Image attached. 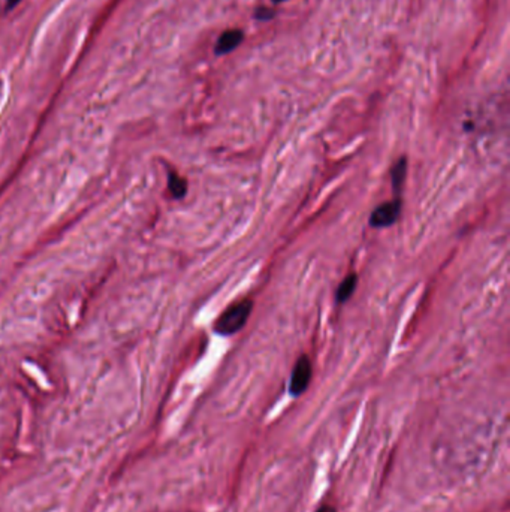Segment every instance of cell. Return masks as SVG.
Wrapping results in <instances>:
<instances>
[{"label": "cell", "instance_id": "6da1fadb", "mask_svg": "<svg viewBox=\"0 0 510 512\" xmlns=\"http://www.w3.org/2000/svg\"><path fill=\"white\" fill-rule=\"evenodd\" d=\"M253 308L251 300H243L227 307L214 323V330L222 335H231L244 327Z\"/></svg>", "mask_w": 510, "mask_h": 512}, {"label": "cell", "instance_id": "7a4b0ae2", "mask_svg": "<svg viewBox=\"0 0 510 512\" xmlns=\"http://www.w3.org/2000/svg\"><path fill=\"white\" fill-rule=\"evenodd\" d=\"M312 374H313V369H312V362L308 360V357H301L297 364H295L293 372H292V377H290V394L292 396H301L304 391L310 385L312 381Z\"/></svg>", "mask_w": 510, "mask_h": 512}, {"label": "cell", "instance_id": "3957f363", "mask_svg": "<svg viewBox=\"0 0 510 512\" xmlns=\"http://www.w3.org/2000/svg\"><path fill=\"white\" fill-rule=\"evenodd\" d=\"M401 213V199L395 198L392 201H386L373 211L370 223L375 228H385L397 222Z\"/></svg>", "mask_w": 510, "mask_h": 512}, {"label": "cell", "instance_id": "277c9868", "mask_svg": "<svg viewBox=\"0 0 510 512\" xmlns=\"http://www.w3.org/2000/svg\"><path fill=\"white\" fill-rule=\"evenodd\" d=\"M241 40H243V32H239V30L225 32L217 40L216 51H217V54L231 52L241 44Z\"/></svg>", "mask_w": 510, "mask_h": 512}, {"label": "cell", "instance_id": "5b68a950", "mask_svg": "<svg viewBox=\"0 0 510 512\" xmlns=\"http://www.w3.org/2000/svg\"><path fill=\"white\" fill-rule=\"evenodd\" d=\"M356 285H358V276L353 273V274H348L341 283L340 286L337 289V303L343 304L346 303L351 296L353 295L355 289H356Z\"/></svg>", "mask_w": 510, "mask_h": 512}, {"label": "cell", "instance_id": "8992f818", "mask_svg": "<svg viewBox=\"0 0 510 512\" xmlns=\"http://www.w3.org/2000/svg\"><path fill=\"white\" fill-rule=\"evenodd\" d=\"M406 172H407V162H406V157H401L391 172L392 187H394L395 194H398L400 189L402 187V183H404V179H406Z\"/></svg>", "mask_w": 510, "mask_h": 512}, {"label": "cell", "instance_id": "52a82bcc", "mask_svg": "<svg viewBox=\"0 0 510 512\" xmlns=\"http://www.w3.org/2000/svg\"><path fill=\"white\" fill-rule=\"evenodd\" d=\"M169 184V191H171V194H172V196L174 198H181L184 194H186V191H187V183H186V180L183 179V177H180V175L178 174H176V172H172L171 175H169V182H168Z\"/></svg>", "mask_w": 510, "mask_h": 512}, {"label": "cell", "instance_id": "ba28073f", "mask_svg": "<svg viewBox=\"0 0 510 512\" xmlns=\"http://www.w3.org/2000/svg\"><path fill=\"white\" fill-rule=\"evenodd\" d=\"M316 512H337V511H335V508L331 505H324V506H320Z\"/></svg>", "mask_w": 510, "mask_h": 512}, {"label": "cell", "instance_id": "9c48e42d", "mask_svg": "<svg viewBox=\"0 0 510 512\" xmlns=\"http://www.w3.org/2000/svg\"><path fill=\"white\" fill-rule=\"evenodd\" d=\"M20 2H21V0H8V9L17 6Z\"/></svg>", "mask_w": 510, "mask_h": 512}, {"label": "cell", "instance_id": "30bf717a", "mask_svg": "<svg viewBox=\"0 0 510 512\" xmlns=\"http://www.w3.org/2000/svg\"><path fill=\"white\" fill-rule=\"evenodd\" d=\"M274 2H276V4H278V2H283V0H274Z\"/></svg>", "mask_w": 510, "mask_h": 512}]
</instances>
